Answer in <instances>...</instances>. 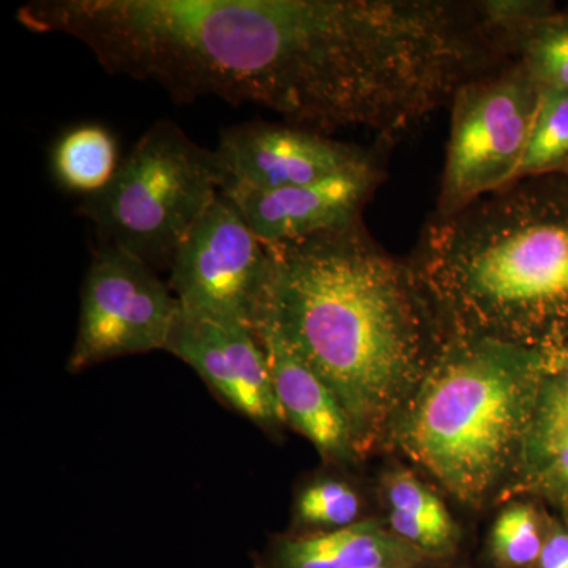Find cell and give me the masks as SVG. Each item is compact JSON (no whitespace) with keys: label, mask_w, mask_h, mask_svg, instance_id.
<instances>
[{"label":"cell","mask_w":568,"mask_h":568,"mask_svg":"<svg viewBox=\"0 0 568 568\" xmlns=\"http://www.w3.org/2000/svg\"><path fill=\"white\" fill-rule=\"evenodd\" d=\"M256 317L334 392L358 452L424 383L448 342L413 265L362 223L268 246Z\"/></svg>","instance_id":"cell-1"},{"label":"cell","mask_w":568,"mask_h":568,"mask_svg":"<svg viewBox=\"0 0 568 568\" xmlns=\"http://www.w3.org/2000/svg\"><path fill=\"white\" fill-rule=\"evenodd\" d=\"M410 265L448 338L568 345V182L525 179L433 215Z\"/></svg>","instance_id":"cell-2"},{"label":"cell","mask_w":568,"mask_h":568,"mask_svg":"<svg viewBox=\"0 0 568 568\" xmlns=\"http://www.w3.org/2000/svg\"><path fill=\"white\" fill-rule=\"evenodd\" d=\"M544 351L448 338L402 432L403 447L450 495L477 504L521 455Z\"/></svg>","instance_id":"cell-3"},{"label":"cell","mask_w":568,"mask_h":568,"mask_svg":"<svg viewBox=\"0 0 568 568\" xmlns=\"http://www.w3.org/2000/svg\"><path fill=\"white\" fill-rule=\"evenodd\" d=\"M224 189L215 151L201 148L171 121L153 123L122 160L102 193L78 212L95 226L102 244L170 271L174 254Z\"/></svg>","instance_id":"cell-4"},{"label":"cell","mask_w":568,"mask_h":568,"mask_svg":"<svg viewBox=\"0 0 568 568\" xmlns=\"http://www.w3.org/2000/svg\"><path fill=\"white\" fill-rule=\"evenodd\" d=\"M540 103L521 63L485 71L452 99L450 138L435 216H450L517 179Z\"/></svg>","instance_id":"cell-5"},{"label":"cell","mask_w":568,"mask_h":568,"mask_svg":"<svg viewBox=\"0 0 568 568\" xmlns=\"http://www.w3.org/2000/svg\"><path fill=\"white\" fill-rule=\"evenodd\" d=\"M179 310L170 284L159 278L155 268L118 246L100 245L82 283L69 372L166 349Z\"/></svg>","instance_id":"cell-6"},{"label":"cell","mask_w":568,"mask_h":568,"mask_svg":"<svg viewBox=\"0 0 568 568\" xmlns=\"http://www.w3.org/2000/svg\"><path fill=\"white\" fill-rule=\"evenodd\" d=\"M267 264V245L222 193L175 252L170 287L183 312L253 328Z\"/></svg>","instance_id":"cell-7"},{"label":"cell","mask_w":568,"mask_h":568,"mask_svg":"<svg viewBox=\"0 0 568 568\" xmlns=\"http://www.w3.org/2000/svg\"><path fill=\"white\" fill-rule=\"evenodd\" d=\"M224 174L222 193L274 192L308 185L375 162L358 145L291 123L231 126L215 149Z\"/></svg>","instance_id":"cell-8"},{"label":"cell","mask_w":568,"mask_h":568,"mask_svg":"<svg viewBox=\"0 0 568 568\" xmlns=\"http://www.w3.org/2000/svg\"><path fill=\"white\" fill-rule=\"evenodd\" d=\"M168 353L192 366L213 394L268 433L284 420L267 357L250 325L179 310Z\"/></svg>","instance_id":"cell-9"},{"label":"cell","mask_w":568,"mask_h":568,"mask_svg":"<svg viewBox=\"0 0 568 568\" xmlns=\"http://www.w3.org/2000/svg\"><path fill=\"white\" fill-rule=\"evenodd\" d=\"M381 182L383 173L375 160L308 185L223 194L237 205L257 239L275 246L358 222Z\"/></svg>","instance_id":"cell-10"},{"label":"cell","mask_w":568,"mask_h":568,"mask_svg":"<svg viewBox=\"0 0 568 568\" xmlns=\"http://www.w3.org/2000/svg\"><path fill=\"white\" fill-rule=\"evenodd\" d=\"M253 331L267 357L286 425L304 435L325 462H349L358 454L357 443L349 418L334 392L287 345L274 324L256 317Z\"/></svg>","instance_id":"cell-11"},{"label":"cell","mask_w":568,"mask_h":568,"mask_svg":"<svg viewBox=\"0 0 568 568\" xmlns=\"http://www.w3.org/2000/svg\"><path fill=\"white\" fill-rule=\"evenodd\" d=\"M518 488L568 523V345L544 351V366L517 465Z\"/></svg>","instance_id":"cell-12"},{"label":"cell","mask_w":568,"mask_h":568,"mask_svg":"<svg viewBox=\"0 0 568 568\" xmlns=\"http://www.w3.org/2000/svg\"><path fill=\"white\" fill-rule=\"evenodd\" d=\"M428 559L376 521L272 538L254 568H420Z\"/></svg>","instance_id":"cell-13"},{"label":"cell","mask_w":568,"mask_h":568,"mask_svg":"<svg viewBox=\"0 0 568 568\" xmlns=\"http://www.w3.org/2000/svg\"><path fill=\"white\" fill-rule=\"evenodd\" d=\"M115 134L100 122H80L55 138L50 168L55 185L82 200L102 193L121 168Z\"/></svg>","instance_id":"cell-14"},{"label":"cell","mask_w":568,"mask_h":568,"mask_svg":"<svg viewBox=\"0 0 568 568\" xmlns=\"http://www.w3.org/2000/svg\"><path fill=\"white\" fill-rule=\"evenodd\" d=\"M390 530L428 558L454 551L458 534L446 504L406 470L387 478Z\"/></svg>","instance_id":"cell-15"},{"label":"cell","mask_w":568,"mask_h":568,"mask_svg":"<svg viewBox=\"0 0 568 568\" xmlns=\"http://www.w3.org/2000/svg\"><path fill=\"white\" fill-rule=\"evenodd\" d=\"M540 91H568V9L534 18L497 39Z\"/></svg>","instance_id":"cell-16"},{"label":"cell","mask_w":568,"mask_h":568,"mask_svg":"<svg viewBox=\"0 0 568 568\" xmlns=\"http://www.w3.org/2000/svg\"><path fill=\"white\" fill-rule=\"evenodd\" d=\"M567 163L568 91H540L532 133L515 182L559 174Z\"/></svg>","instance_id":"cell-17"},{"label":"cell","mask_w":568,"mask_h":568,"mask_svg":"<svg viewBox=\"0 0 568 568\" xmlns=\"http://www.w3.org/2000/svg\"><path fill=\"white\" fill-rule=\"evenodd\" d=\"M362 499L353 485L336 477H317L295 497L294 536L349 528L361 523Z\"/></svg>","instance_id":"cell-18"},{"label":"cell","mask_w":568,"mask_h":568,"mask_svg":"<svg viewBox=\"0 0 568 568\" xmlns=\"http://www.w3.org/2000/svg\"><path fill=\"white\" fill-rule=\"evenodd\" d=\"M549 518L541 517L536 506L517 503L497 517L489 538L491 558L499 568H532L536 566Z\"/></svg>","instance_id":"cell-19"},{"label":"cell","mask_w":568,"mask_h":568,"mask_svg":"<svg viewBox=\"0 0 568 568\" xmlns=\"http://www.w3.org/2000/svg\"><path fill=\"white\" fill-rule=\"evenodd\" d=\"M532 568H568V523L549 518L544 548Z\"/></svg>","instance_id":"cell-20"},{"label":"cell","mask_w":568,"mask_h":568,"mask_svg":"<svg viewBox=\"0 0 568 568\" xmlns=\"http://www.w3.org/2000/svg\"><path fill=\"white\" fill-rule=\"evenodd\" d=\"M556 175H560V178H562L564 181L568 182V163L566 164V166L562 168V171H560V173Z\"/></svg>","instance_id":"cell-21"}]
</instances>
